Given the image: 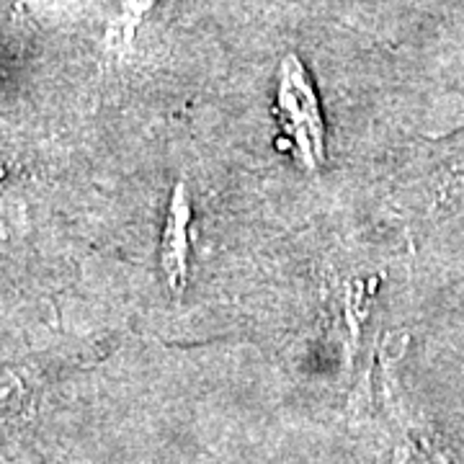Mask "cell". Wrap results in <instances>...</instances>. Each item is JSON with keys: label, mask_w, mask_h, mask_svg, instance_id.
<instances>
[{"label": "cell", "mask_w": 464, "mask_h": 464, "mask_svg": "<svg viewBox=\"0 0 464 464\" xmlns=\"http://www.w3.org/2000/svg\"><path fill=\"white\" fill-rule=\"evenodd\" d=\"M186 222H188V201H186V188L183 183L173 191V204H170V222H168L166 240H170V253H166V268L176 261V284L186 276Z\"/></svg>", "instance_id": "cell-1"}, {"label": "cell", "mask_w": 464, "mask_h": 464, "mask_svg": "<svg viewBox=\"0 0 464 464\" xmlns=\"http://www.w3.org/2000/svg\"><path fill=\"white\" fill-rule=\"evenodd\" d=\"M279 106L282 111L289 119V132H295V140H297L299 152L304 158V163L310 168H315V150H313V142L307 140V130H304V116H302V109L297 106V96L292 91V75H289V67H282V85H279Z\"/></svg>", "instance_id": "cell-2"}, {"label": "cell", "mask_w": 464, "mask_h": 464, "mask_svg": "<svg viewBox=\"0 0 464 464\" xmlns=\"http://www.w3.org/2000/svg\"><path fill=\"white\" fill-rule=\"evenodd\" d=\"M284 65L289 67V75H292V83L297 88V93H302V111L307 119V132L313 134V150H315V158H323V121H320V111H317V99L313 93V88L304 78V70L299 65L297 57H286Z\"/></svg>", "instance_id": "cell-3"}]
</instances>
